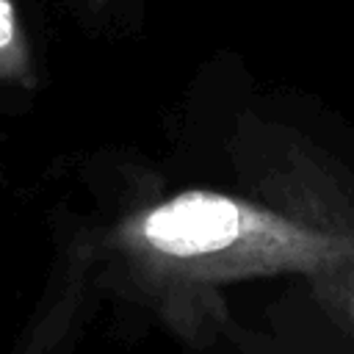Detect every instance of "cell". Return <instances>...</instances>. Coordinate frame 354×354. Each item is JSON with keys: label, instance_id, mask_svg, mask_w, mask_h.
Returning a JSON list of instances; mask_svg holds the SVG:
<instances>
[{"label": "cell", "instance_id": "obj_4", "mask_svg": "<svg viewBox=\"0 0 354 354\" xmlns=\"http://www.w3.org/2000/svg\"><path fill=\"white\" fill-rule=\"evenodd\" d=\"M86 3H88V8H94V11H100V8H102V6L108 3V0H86Z\"/></svg>", "mask_w": 354, "mask_h": 354}, {"label": "cell", "instance_id": "obj_1", "mask_svg": "<svg viewBox=\"0 0 354 354\" xmlns=\"http://www.w3.org/2000/svg\"><path fill=\"white\" fill-rule=\"evenodd\" d=\"M113 249L130 274L171 307L216 299V288L252 277L310 279L354 268V227L279 213L218 191H180L124 216Z\"/></svg>", "mask_w": 354, "mask_h": 354}, {"label": "cell", "instance_id": "obj_2", "mask_svg": "<svg viewBox=\"0 0 354 354\" xmlns=\"http://www.w3.org/2000/svg\"><path fill=\"white\" fill-rule=\"evenodd\" d=\"M0 83L19 88L39 86L30 39L14 0H0Z\"/></svg>", "mask_w": 354, "mask_h": 354}, {"label": "cell", "instance_id": "obj_3", "mask_svg": "<svg viewBox=\"0 0 354 354\" xmlns=\"http://www.w3.org/2000/svg\"><path fill=\"white\" fill-rule=\"evenodd\" d=\"M313 285H315V290L324 301H329L335 307H343L354 318V268L315 277Z\"/></svg>", "mask_w": 354, "mask_h": 354}]
</instances>
